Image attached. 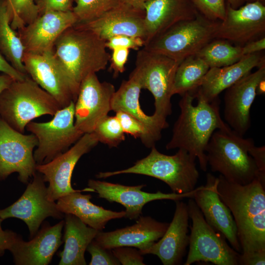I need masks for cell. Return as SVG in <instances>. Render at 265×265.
Masks as SVG:
<instances>
[{
	"mask_svg": "<svg viewBox=\"0 0 265 265\" xmlns=\"http://www.w3.org/2000/svg\"><path fill=\"white\" fill-rule=\"evenodd\" d=\"M219 103L218 97L209 102L197 93L182 95L179 103L180 114L166 150H185L198 159L201 169L206 171V149L212 135L216 130L230 128L220 116Z\"/></svg>",
	"mask_w": 265,
	"mask_h": 265,
	"instance_id": "cell-1",
	"label": "cell"
},
{
	"mask_svg": "<svg viewBox=\"0 0 265 265\" xmlns=\"http://www.w3.org/2000/svg\"><path fill=\"white\" fill-rule=\"evenodd\" d=\"M218 178L217 192L234 219L240 254L265 251V184L259 178L244 185Z\"/></svg>",
	"mask_w": 265,
	"mask_h": 265,
	"instance_id": "cell-2",
	"label": "cell"
},
{
	"mask_svg": "<svg viewBox=\"0 0 265 265\" xmlns=\"http://www.w3.org/2000/svg\"><path fill=\"white\" fill-rule=\"evenodd\" d=\"M106 49L105 41L75 25L55 41L54 55L78 94L81 82L87 76L106 69L110 57Z\"/></svg>",
	"mask_w": 265,
	"mask_h": 265,
	"instance_id": "cell-3",
	"label": "cell"
},
{
	"mask_svg": "<svg viewBox=\"0 0 265 265\" xmlns=\"http://www.w3.org/2000/svg\"><path fill=\"white\" fill-rule=\"evenodd\" d=\"M254 144L231 128L216 130L206 149L208 165L229 182L244 185L256 178L265 184V174L259 170L249 151Z\"/></svg>",
	"mask_w": 265,
	"mask_h": 265,
	"instance_id": "cell-4",
	"label": "cell"
},
{
	"mask_svg": "<svg viewBox=\"0 0 265 265\" xmlns=\"http://www.w3.org/2000/svg\"><path fill=\"white\" fill-rule=\"evenodd\" d=\"M196 159L182 149H179L173 155H167L159 152L154 146L148 156L136 161L132 166L118 171L101 172L96 176L106 178L122 174L148 176L164 182L173 193L183 194L195 188L199 177Z\"/></svg>",
	"mask_w": 265,
	"mask_h": 265,
	"instance_id": "cell-5",
	"label": "cell"
},
{
	"mask_svg": "<svg viewBox=\"0 0 265 265\" xmlns=\"http://www.w3.org/2000/svg\"><path fill=\"white\" fill-rule=\"evenodd\" d=\"M61 108L51 94L27 76L13 80L0 95V117L23 133L33 119L43 115L53 116Z\"/></svg>",
	"mask_w": 265,
	"mask_h": 265,
	"instance_id": "cell-6",
	"label": "cell"
},
{
	"mask_svg": "<svg viewBox=\"0 0 265 265\" xmlns=\"http://www.w3.org/2000/svg\"><path fill=\"white\" fill-rule=\"evenodd\" d=\"M220 22L210 20L198 12L194 19L174 24L145 43L143 48L180 63L215 39Z\"/></svg>",
	"mask_w": 265,
	"mask_h": 265,
	"instance_id": "cell-7",
	"label": "cell"
},
{
	"mask_svg": "<svg viewBox=\"0 0 265 265\" xmlns=\"http://www.w3.org/2000/svg\"><path fill=\"white\" fill-rule=\"evenodd\" d=\"M187 206L192 223L189 251L184 265L203 262L216 265H238L240 253L230 246L224 236L206 222L192 198H189Z\"/></svg>",
	"mask_w": 265,
	"mask_h": 265,
	"instance_id": "cell-8",
	"label": "cell"
},
{
	"mask_svg": "<svg viewBox=\"0 0 265 265\" xmlns=\"http://www.w3.org/2000/svg\"><path fill=\"white\" fill-rule=\"evenodd\" d=\"M134 70L142 89L149 90L154 98V114L166 119L172 112L171 99L176 71L179 63L144 48L137 53Z\"/></svg>",
	"mask_w": 265,
	"mask_h": 265,
	"instance_id": "cell-9",
	"label": "cell"
},
{
	"mask_svg": "<svg viewBox=\"0 0 265 265\" xmlns=\"http://www.w3.org/2000/svg\"><path fill=\"white\" fill-rule=\"evenodd\" d=\"M75 102L58 110L49 122L31 121L26 129L37 139L33 157L37 164L45 163L68 150L83 134L75 125Z\"/></svg>",
	"mask_w": 265,
	"mask_h": 265,
	"instance_id": "cell-10",
	"label": "cell"
},
{
	"mask_svg": "<svg viewBox=\"0 0 265 265\" xmlns=\"http://www.w3.org/2000/svg\"><path fill=\"white\" fill-rule=\"evenodd\" d=\"M37 145L33 134H24L0 117V180L17 172L19 181L27 184L36 173L33 149Z\"/></svg>",
	"mask_w": 265,
	"mask_h": 265,
	"instance_id": "cell-11",
	"label": "cell"
},
{
	"mask_svg": "<svg viewBox=\"0 0 265 265\" xmlns=\"http://www.w3.org/2000/svg\"><path fill=\"white\" fill-rule=\"evenodd\" d=\"M99 141L95 134L87 133L69 149L48 162L37 164L36 171L40 173L45 182H48L47 198L52 201L70 193L80 190L71 186L74 169L80 159L95 147Z\"/></svg>",
	"mask_w": 265,
	"mask_h": 265,
	"instance_id": "cell-12",
	"label": "cell"
},
{
	"mask_svg": "<svg viewBox=\"0 0 265 265\" xmlns=\"http://www.w3.org/2000/svg\"><path fill=\"white\" fill-rule=\"evenodd\" d=\"M61 219L63 213L57 208L55 201L47 198V187L42 175L38 172L33 176L21 197L9 207L0 210V217L3 220L15 217L27 225L30 238L38 232L41 223L46 218Z\"/></svg>",
	"mask_w": 265,
	"mask_h": 265,
	"instance_id": "cell-13",
	"label": "cell"
},
{
	"mask_svg": "<svg viewBox=\"0 0 265 265\" xmlns=\"http://www.w3.org/2000/svg\"><path fill=\"white\" fill-rule=\"evenodd\" d=\"M115 91L111 83L101 82L96 73L82 81L75 102V125L80 132H92L98 123L108 115Z\"/></svg>",
	"mask_w": 265,
	"mask_h": 265,
	"instance_id": "cell-14",
	"label": "cell"
},
{
	"mask_svg": "<svg viewBox=\"0 0 265 265\" xmlns=\"http://www.w3.org/2000/svg\"><path fill=\"white\" fill-rule=\"evenodd\" d=\"M23 63L33 80L51 94L63 108L75 102L78 94L54 55L53 50L25 52Z\"/></svg>",
	"mask_w": 265,
	"mask_h": 265,
	"instance_id": "cell-15",
	"label": "cell"
},
{
	"mask_svg": "<svg viewBox=\"0 0 265 265\" xmlns=\"http://www.w3.org/2000/svg\"><path fill=\"white\" fill-rule=\"evenodd\" d=\"M265 35V6L263 3L248 2L238 9L227 3L225 19L220 21L215 38L242 47Z\"/></svg>",
	"mask_w": 265,
	"mask_h": 265,
	"instance_id": "cell-16",
	"label": "cell"
},
{
	"mask_svg": "<svg viewBox=\"0 0 265 265\" xmlns=\"http://www.w3.org/2000/svg\"><path fill=\"white\" fill-rule=\"evenodd\" d=\"M265 80V65L244 76L226 89L224 96V117L226 123L240 136L251 126L250 109L259 83Z\"/></svg>",
	"mask_w": 265,
	"mask_h": 265,
	"instance_id": "cell-17",
	"label": "cell"
},
{
	"mask_svg": "<svg viewBox=\"0 0 265 265\" xmlns=\"http://www.w3.org/2000/svg\"><path fill=\"white\" fill-rule=\"evenodd\" d=\"M145 186L143 184L129 186L92 179L88 182V187L97 192L100 198L122 205L126 208L125 217L131 220H136L141 215L142 209L147 203L158 200L176 201L185 198H193L198 188L183 194L165 193L160 191L150 193L141 190Z\"/></svg>",
	"mask_w": 265,
	"mask_h": 265,
	"instance_id": "cell-18",
	"label": "cell"
},
{
	"mask_svg": "<svg viewBox=\"0 0 265 265\" xmlns=\"http://www.w3.org/2000/svg\"><path fill=\"white\" fill-rule=\"evenodd\" d=\"M206 179V185L199 186L192 198L206 222L215 230L221 233L235 250L241 253L234 219L217 192L218 178L209 173Z\"/></svg>",
	"mask_w": 265,
	"mask_h": 265,
	"instance_id": "cell-19",
	"label": "cell"
},
{
	"mask_svg": "<svg viewBox=\"0 0 265 265\" xmlns=\"http://www.w3.org/2000/svg\"><path fill=\"white\" fill-rule=\"evenodd\" d=\"M77 22L78 19L73 11L43 13L19 30L25 52L41 53L53 50L60 35Z\"/></svg>",
	"mask_w": 265,
	"mask_h": 265,
	"instance_id": "cell-20",
	"label": "cell"
},
{
	"mask_svg": "<svg viewBox=\"0 0 265 265\" xmlns=\"http://www.w3.org/2000/svg\"><path fill=\"white\" fill-rule=\"evenodd\" d=\"M75 25L93 32L105 41L120 35L139 37L145 41L146 35L145 11L121 2L94 20Z\"/></svg>",
	"mask_w": 265,
	"mask_h": 265,
	"instance_id": "cell-21",
	"label": "cell"
},
{
	"mask_svg": "<svg viewBox=\"0 0 265 265\" xmlns=\"http://www.w3.org/2000/svg\"><path fill=\"white\" fill-rule=\"evenodd\" d=\"M132 226L114 231H99L94 238L102 247L108 249L120 246L137 248L144 253L166 232L169 224L156 220L150 216H140Z\"/></svg>",
	"mask_w": 265,
	"mask_h": 265,
	"instance_id": "cell-22",
	"label": "cell"
},
{
	"mask_svg": "<svg viewBox=\"0 0 265 265\" xmlns=\"http://www.w3.org/2000/svg\"><path fill=\"white\" fill-rule=\"evenodd\" d=\"M176 208L172 221L163 235L144 253L157 256L164 265H176L182 263L189 245L187 204L175 201Z\"/></svg>",
	"mask_w": 265,
	"mask_h": 265,
	"instance_id": "cell-23",
	"label": "cell"
},
{
	"mask_svg": "<svg viewBox=\"0 0 265 265\" xmlns=\"http://www.w3.org/2000/svg\"><path fill=\"white\" fill-rule=\"evenodd\" d=\"M64 221L44 227L29 241L21 237L9 250L17 265H47L62 243V230Z\"/></svg>",
	"mask_w": 265,
	"mask_h": 265,
	"instance_id": "cell-24",
	"label": "cell"
},
{
	"mask_svg": "<svg viewBox=\"0 0 265 265\" xmlns=\"http://www.w3.org/2000/svg\"><path fill=\"white\" fill-rule=\"evenodd\" d=\"M144 11L145 43L174 24L195 18L199 12L191 0H150Z\"/></svg>",
	"mask_w": 265,
	"mask_h": 265,
	"instance_id": "cell-25",
	"label": "cell"
},
{
	"mask_svg": "<svg viewBox=\"0 0 265 265\" xmlns=\"http://www.w3.org/2000/svg\"><path fill=\"white\" fill-rule=\"evenodd\" d=\"M261 52L244 55L238 62L227 66L210 68L195 93L212 102L253 68L265 65V54Z\"/></svg>",
	"mask_w": 265,
	"mask_h": 265,
	"instance_id": "cell-26",
	"label": "cell"
},
{
	"mask_svg": "<svg viewBox=\"0 0 265 265\" xmlns=\"http://www.w3.org/2000/svg\"><path fill=\"white\" fill-rule=\"evenodd\" d=\"M142 89L139 76L134 69L128 80H123L113 96L111 110H121L128 112L143 123L150 130L154 136L159 141L161 137V132L169 124L166 119L153 114L148 115L140 107L139 98Z\"/></svg>",
	"mask_w": 265,
	"mask_h": 265,
	"instance_id": "cell-27",
	"label": "cell"
},
{
	"mask_svg": "<svg viewBox=\"0 0 265 265\" xmlns=\"http://www.w3.org/2000/svg\"><path fill=\"white\" fill-rule=\"evenodd\" d=\"M94 192L90 188L70 193L57 200L58 210L63 213L73 214L89 227L101 231L107 223L114 219L125 216V211L114 212L106 210L90 201V194H82L81 192Z\"/></svg>",
	"mask_w": 265,
	"mask_h": 265,
	"instance_id": "cell-28",
	"label": "cell"
},
{
	"mask_svg": "<svg viewBox=\"0 0 265 265\" xmlns=\"http://www.w3.org/2000/svg\"><path fill=\"white\" fill-rule=\"evenodd\" d=\"M64 246L59 265H86L85 252L100 231L88 226L75 215H65Z\"/></svg>",
	"mask_w": 265,
	"mask_h": 265,
	"instance_id": "cell-29",
	"label": "cell"
},
{
	"mask_svg": "<svg viewBox=\"0 0 265 265\" xmlns=\"http://www.w3.org/2000/svg\"><path fill=\"white\" fill-rule=\"evenodd\" d=\"M10 22L11 11L7 1L0 0V51L17 70L27 75L23 63L25 49Z\"/></svg>",
	"mask_w": 265,
	"mask_h": 265,
	"instance_id": "cell-30",
	"label": "cell"
},
{
	"mask_svg": "<svg viewBox=\"0 0 265 265\" xmlns=\"http://www.w3.org/2000/svg\"><path fill=\"white\" fill-rule=\"evenodd\" d=\"M209 69L205 62L195 54L185 58L179 64L176 71L173 95L182 96L186 93L193 95Z\"/></svg>",
	"mask_w": 265,
	"mask_h": 265,
	"instance_id": "cell-31",
	"label": "cell"
},
{
	"mask_svg": "<svg viewBox=\"0 0 265 265\" xmlns=\"http://www.w3.org/2000/svg\"><path fill=\"white\" fill-rule=\"evenodd\" d=\"M195 55L211 68L227 66L239 61L243 56L242 47L221 39H213Z\"/></svg>",
	"mask_w": 265,
	"mask_h": 265,
	"instance_id": "cell-32",
	"label": "cell"
},
{
	"mask_svg": "<svg viewBox=\"0 0 265 265\" xmlns=\"http://www.w3.org/2000/svg\"><path fill=\"white\" fill-rule=\"evenodd\" d=\"M72 11L78 19L77 23L94 20L117 6L120 0H75Z\"/></svg>",
	"mask_w": 265,
	"mask_h": 265,
	"instance_id": "cell-33",
	"label": "cell"
},
{
	"mask_svg": "<svg viewBox=\"0 0 265 265\" xmlns=\"http://www.w3.org/2000/svg\"><path fill=\"white\" fill-rule=\"evenodd\" d=\"M7 2L11 11L10 25L14 30L23 28L39 16V7L34 0H8Z\"/></svg>",
	"mask_w": 265,
	"mask_h": 265,
	"instance_id": "cell-34",
	"label": "cell"
},
{
	"mask_svg": "<svg viewBox=\"0 0 265 265\" xmlns=\"http://www.w3.org/2000/svg\"><path fill=\"white\" fill-rule=\"evenodd\" d=\"M93 132L99 142L109 147H116L125 140V133L115 115H107L104 118L96 125Z\"/></svg>",
	"mask_w": 265,
	"mask_h": 265,
	"instance_id": "cell-35",
	"label": "cell"
},
{
	"mask_svg": "<svg viewBox=\"0 0 265 265\" xmlns=\"http://www.w3.org/2000/svg\"><path fill=\"white\" fill-rule=\"evenodd\" d=\"M115 116L118 119L123 132L135 138H139L147 148L155 146L157 139L154 136L148 128L142 122L130 113L119 110Z\"/></svg>",
	"mask_w": 265,
	"mask_h": 265,
	"instance_id": "cell-36",
	"label": "cell"
},
{
	"mask_svg": "<svg viewBox=\"0 0 265 265\" xmlns=\"http://www.w3.org/2000/svg\"><path fill=\"white\" fill-rule=\"evenodd\" d=\"M197 10L207 19L222 21L226 16L225 0H191Z\"/></svg>",
	"mask_w": 265,
	"mask_h": 265,
	"instance_id": "cell-37",
	"label": "cell"
},
{
	"mask_svg": "<svg viewBox=\"0 0 265 265\" xmlns=\"http://www.w3.org/2000/svg\"><path fill=\"white\" fill-rule=\"evenodd\" d=\"M86 250L91 256L90 265H119L120 262L113 254L111 250L105 248L94 239L90 243Z\"/></svg>",
	"mask_w": 265,
	"mask_h": 265,
	"instance_id": "cell-38",
	"label": "cell"
},
{
	"mask_svg": "<svg viewBox=\"0 0 265 265\" xmlns=\"http://www.w3.org/2000/svg\"><path fill=\"white\" fill-rule=\"evenodd\" d=\"M111 251L120 264L123 265H144L143 255L139 250L130 246L114 248Z\"/></svg>",
	"mask_w": 265,
	"mask_h": 265,
	"instance_id": "cell-39",
	"label": "cell"
},
{
	"mask_svg": "<svg viewBox=\"0 0 265 265\" xmlns=\"http://www.w3.org/2000/svg\"><path fill=\"white\" fill-rule=\"evenodd\" d=\"M144 43L145 41L142 38L120 35L112 37L106 41V46L111 50L117 48L137 50L143 47Z\"/></svg>",
	"mask_w": 265,
	"mask_h": 265,
	"instance_id": "cell-40",
	"label": "cell"
},
{
	"mask_svg": "<svg viewBox=\"0 0 265 265\" xmlns=\"http://www.w3.org/2000/svg\"><path fill=\"white\" fill-rule=\"evenodd\" d=\"M110 55V70L113 73L114 77H117L125 71V65L127 61L130 50L125 48H117L112 50Z\"/></svg>",
	"mask_w": 265,
	"mask_h": 265,
	"instance_id": "cell-41",
	"label": "cell"
},
{
	"mask_svg": "<svg viewBox=\"0 0 265 265\" xmlns=\"http://www.w3.org/2000/svg\"><path fill=\"white\" fill-rule=\"evenodd\" d=\"M73 0H39L37 3L39 12L49 11L67 12L72 11Z\"/></svg>",
	"mask_w": 265,
	"mask_h": 265,
	"instance_id": "cell-42",
	"label": "cell"
},
{
	"mask_svg": "<svg viewBox=\"0 0 265 265\" xmlns=\"http://www.w3.org/2000/svg\"><path fill=\"white\" fill-rule=\"evenodd\" d=\"M3 220L0 217V256H2L6 250H10L13 244L21 237L10 230H3L1 223Z\"/></svg>",
	"mask_w": 265,
	"mask_h": 265,
	"instance_id": "cell-43",
	"label": "cell"
},
{
	"mask_svg": "<svg viewBox=\"0 0 265 265\" xmlns=\"http://www.w3.org/2000/svg\"><path fill=\"white\" fill-rule=\"evenodd\" d=\"M238 265H265V251L257 252L246 255L240 254Z\"/></svg>",
	"mask_w": 265,
	"mask_h": 265,
	"instance_id": "cell-44",
	"label": "cell"
},
{
	"mask_svg": "<svg viewBox=\"0 0 265 265\" xmlns=\"http://www.w3.org/2000/svg\"><path fill=\"white\" fill-rule=\"evenodd\" d=\"M0 72L11 77L14 80H21L25 79L27 75L23 74L17 70L4 57L0 51Z\"/></svg>",
	"mask_w": 265,
	"mask_h": 265,
	"instance_id": "cell-45",
	"label": "cell"
},
{
	"mask_svg": "<svg viewBox=\"0 0 265 265\" xmlns=\"http://www.w3.org/2000/svg\"><path fill=\"white\" fill-rule=\"evenodd\" d=\"M249 155L254 159L256 165L263 174H265V147H257L254 144L249 151Z\"/></svg>",
	"mask_w": 265,
	"mask_h": 265,
	"instance_id": "cell-46",
	"label": "cell"
},
{
	"mask_svg": "<svg viewBox=\"0 0 265 265\" xmlns=\"http://www.w3.org/2000/svg\"><path fill=\"white\" fill-rule=\"evenodd\" d=\"M265 49V36L250 41L242 46L243 55L260 52Z\"/></svg>",
	"mask_w": 265,
	"mask_h": 265,
	"instance_id": "cell-47",
	"label": "cell"
},
{
	"mask_svg": "<svg viewBox=\"0 0 265 265\" xmlns=\"http://www.w3.org/2000/svg\"><path fill=\"white\" fill-rule=\"evenodd\" d=\"M149 0H120V1L136 9L144 11L145 4Z\"/></svg>",
	"mask_w": 265,
	"mask_h": 265,
	"instance_id": "cell-48",
	"label": "cell"
},
{
	"mask_svg": "<svg viewBox=\"0 0 265 265\" xmlns=\"http://www.w3.org/2000/svg\"><path fill=\"white\" fill-rule=\"evenodd\" d=\"M13 80H14L11 77L6 74L0 76V95L9 86Z\"/></svg>",
	"mask_w": 265,
	"mask_h": 265,
	"instance_id": "cell-49",
	"label": "cell"
},
{
	"mask_svg": "<svg viewBox=\"0 0 265 265\" xmlns=\"http://www.w3.org/2000/svg\"><path fill=\"white\" fill-rule=\"evenodd\" d=\"M246 0H227V3L233 8L238 9L243 5Z\"/></svg>",
	"mask_w": 265,
	"mask_h": 265,
	"instance_id": "cell-50",
	"label": "cell"
},
{
	"mask_svg": "<svg viewBox=\"0 0 265 265\" xmlns=\"http://www.w3.org/2000/svg\"><path fill=\"white\" fill-rule=\"evenodd\" d=\"M255 1H260L262 3H263V4L265 2V0H246L245 2H246V3H248V2H255Z\"/></svg>",
	"mask_w": 265,
	"mask_h": 265,
	"instance_id": "cell-51",
	"label": "cell"
},
{
	"mask_svg": "<svg viewBox=\"0 0 265 265\" xmlns=\"http://www.w3.org/2000/svg\"><path fill=\"white\" fill-rule=\"evenodd\" d=\"M7 0L8 1V0Z\"/></svg>",
	"mask_w": 265,
	"mask_h": 265,
	"instance_id": "cell-52",
	"label": "cell"
}]
</instances>
